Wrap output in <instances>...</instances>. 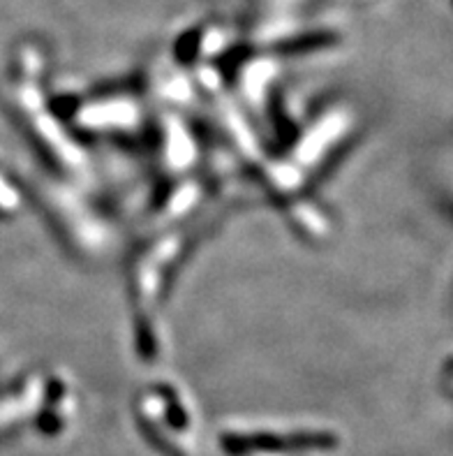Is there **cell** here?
I'll use <instances>...</instances> for the list:
<instances>
[{
	"label": "cell",
	"mask_w": 453,
	"mask_h": 456,
	"mask_svg": "<svg viewBox=\"0 0 453 456\" xmlns=\"http://www.w3.org/2000/svg\"><path fill=\"white\" fill-rule=\"evenodd\" d=\"M333 436L327 434H292V436H227L222 447L230 454L241 456L250 452H287V450H324L333 447Z\"/></svg>",
	"instance_id": "cell-1"
}]
</instances>
